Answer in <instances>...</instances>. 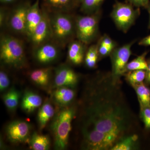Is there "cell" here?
I'll return each mask as SVG.
<instances>
[{"label":"cell","instance_id":"36","mask_svg":"<svg viewBox=\"0 0 150 150\" xmlns=\"http://www.w3.org/2000/svg\"><path fill=\"white\" fill-rule=\"evenodd\" d=\"M16 0H0L1 2L4 4H9L15 1Z\"/></svg>","mask_w":150,"mask_h":150},{"label":"cell","instance_id":"25","mask_svg":"<svg viewBox=\"0 0 150 150\" xmlns=\"http://www.w3.org/2000/svg\"><path fill=\"white\" fill-rule=\"evenodd\" d=\"M105 0H82L80 4V10L85 14L95 13L100 10Z\"/></svg>","mask_w":150,"mask_h":150},{"label":"cell","instance_id":"21","mask_svg":"<svg viewBox=\"0 0 150 150\" xmlns=\"http://www.w3.org/2000/svg\"><path fill=\"white\" fill-rule=\"evenodd\" d=\"M54 107L49 103H46L40 108L38 115V123L40 129H43L54 114Z\"/></svg>","mask_w":150,"mask_h":150},{"label":"cell","instance_id":"7","mask_svg":"<svg viewBox=\"0 0 150 150\" xmlns=\"http://www.w3.org/2000/svg\"><path fill=\"white\" fill-rule=\"evenodd\" d=\"M136 40L125 44L121 47H116L110 55L112 70L110 72L113 79L121 81V78L126 73V68L131 56V47Z\"/></svg>","mask_w":150,"mask_h":150},{"label":"cell","instance_id":"15","mask_svg":"<svg viewBox=\"0 0 150 150\" xmlns=\"http://www.w3.org/2000/svg\"><path fill=\"white\" fill-rule=\"evenodd\" d=\"M68 59L71 64L79 65L84 62L86 45L79 40H72L69 43Z\"/></svg>","mask_w":150,"mask_h":150},{"label":"cell","instance_id":"32","mask_svg":"<svg viewBox=\"0 0 150 150\" xmlns=\"http://www.w3.org/2000/svg\"><path fill=\"white\" fill-rule=\"evenodd\" d=\"M9 12L5 9L1 8L0 11V26L1 28L6 25Z\"/></svg>","mask_w":150,"mask_h":150},{"label":"cell","instance_id":"26","mask_svg":"<svg viewBox=\"0 0 150 150\" xmlns=\"http://www.w3.org/2000/svg\"><path fill=\"white\" fill-rule=\"evenodd\" d=\"M20 93L15 89H11L3 97L4 103L9 110H15L18 104Z\"/></svg>","mask_w":150,"mask_h":150},{"label":"cell","instance_id":"6","mask_svg":"<svg viewBox=\"0 0 150 150\" xmlns=\"http://www.w3.org/2000/svg\"><path fill=\"white\" fill-rule=\"evenodd\" d=\"M129 3L117 1L113 6L110 16L118 29L126 33L139 16L140 8Z\"/></svg>","mask_w":150,"mask_h":150},{"label":"cell","instance_id":"8","mask_svg":"<svg viewBox=\"0 0 150 150\" xmlns=\"http://www.w3.org/2000/svg\"><path fill=\"white\" fill-rule=\"evenodd\" d=\"M30 5L28 1L20 3L9 12L6 25L14 32L25 35L26 19Z\"/></svg>","mask_w":150,"mask_h":150},{"label":"cell","instance_id":"5","mask_svg":"<svg viewBox=\"0 0 150 150\" xmlns=\"http://www.w3.org/2000/svg\"><path fill=\"white\" fill-rule=\"evenodd\" d=\"M75 112L74 108H67L60 111L55 118L52 124V130L56 149L64 150L67 147Z\"/></svg>","mask_w":150,"mask_h":150},{"label":"cell","instance_id":"37","mask_svg":"<svg viewBox=\"0 0 150 150\" xmlns=\"http://www.w3.org/2000/svg\"><path fill=\"white\" fill-rule=\"evenodd\" d=\"M77 1H78V2H79V3L80 4H81V2L82 1V0H77Z\"/></svg>","mask_w":150,"mask_h":150},{"label":"cell","instance_id":"27","mask_svg":"<svg viewBox=\"0 0 150 150\" xmlns=\"http://www.w3.org/2000/svg\"><path fill=\"white\" fill-rule=\"evenodd\" d=\"M125 79L131 86L142 83L145 80L146 71L145 70H135L127 72L125 75Z\"/></svg>","mask_w":150,"mask_h":150},{"label":"cell","instance_id":"34","mask_svg":"<svg viewBox=\"0 0 150 150\" xmlns=\"http://www.w3.org/2000/svg\"><path fill=\"white\" fill-rule=\"evenodd\" d=\"M139 44L140 46H150V35L142 39L139 42Z\"/></svg>","mask_w":150,"mask_h":150},{"label":"cell","instance_id":"20","mask_svg":"<svg viewBox=\"0 0 150 150\" xmlns=\"http://www.w3.org/2000/svg\"><path fill=\"white\" fill-rule=\"evenodd\" d=\"M51 70L48 68L38 69L32 71L30 74V79L38 85L45 87L50 82Z\"/></svg>","mask_w":150,"mask_h":150},{"label":"cell","instance_id":"11","mask_svg":"<svg viewBox=\"0 0 150 150\" xmlns=\"http://www.w3.org/2000/svg\"><path fill=\"white\" fill-rule=\"evenodd\" d=\"M79 76L68 66L63 65L56 70L54 83L57 87L74 86L77 83Z\"/></svg>","mask_w":150,"mask_h":150},{"label":"cell","instance_id":"13","mask_svg":"<svg viewBox=\"0 0 150 150\" xmlns=\"http://www.w3.org/2000/svg\"><path fill=\"white\" fill-rule=\"evenodd\" d=\"M43 8L48 12L69 13L79 5L77 0H42Z\"/></svg>","mask_w":150,"mask_h":150},{"label":"cell","instance_id":"28","mask_svg":"<svg viewBox=\"0 0 150 150\" xmlns=\"http://www.w3.org/2000/svg\"><path fill=\"white\" fill-rule=\"evenodd\" d=\"M140 115L145 129L150 131V106L140 108Z\"/></svg>","mask_w":150,"mask_h":150},{"label":"cell","instance_id":"24","mask_svg":"<svg viewBox=\"0 0 150 150\" xmlns=\"http://www.w3.org/2000/svg\"><path fill=\"white\" fill-rule=\"evenodd\" d=\"M99 59L97 43L91 45L86 51L84 62L89 69L95 68Z\"/></svg>","mask_w":150,"mask_h":150},{"label":"cell","instance_id":"3","mask_svg":"<svg viewBox=\"0 0 150 150\" xmlns=\"http://www.w3.org/2000/svg\"><path fill=\"white\" fill-rule=\"evenodd\" d=\"M48 13L53 38L56 43L64 45L74 40V38L76 37L75 17L68 13Z\"/></svg>","mask_w":150,"mask_h":150},{"label":"cell","instance_id":"33","mask_svg":"<svg viewBox=\"0 0 150 150\" xmlns=\"http://www.w3.org/2000/svg\"><path fill=\"white\" fill-rule=\"evenodd\" d=\"M148 63V69L146 71V76L145 83L148 85H150V58L147 60Z\"/></svg>","mask_w":150,"mask_h":150},{"label":"cell","instance_id":"31","mask_svg":"<svg viewBox=\"0 0 150 150\" xmlns=\"http://www.w3.org/2000/svg\"><path fill=\"white\" fill-rule=\"evenodd\" d=\"M127 2L136 8H146L150 3L149 0H126Z\"/></svg>","mask_w":150,"mask_h":150},{"label":"cell","instance_id":"19","mask_svg":"<svg viewBox=\"0 0 150 150\" xmlns=\"http://www.w3.org/2000/svg\"><path fill=\"white\" fill-rule=\"evenodd\" d=\"M137 93L140 108L150 106V88L143 82L131 86Z\"/></svg>","mask_w":150,"mask_h":150},{"label":"cell","instance_id":"10","mask_svg":"<svg viewBox=\"0 0 150 150\" xmlns=\"http://www.w3.org/2000/svg\"><path fill=\"white\" fill-rule=\"evenodd\" d=\"M30 133V126L23 121H16L11 123L6 129L8 139L14 143H22L27 139Z\"/></svg>","mask_w":150,"mask_h":150},{"label":"cell","instance_id":"30","mask_svg":"<svg viewBox=\"0 0 150 150\" xmlns=\"http://www.w3.org/2000/svg\"><path fill=\"white\" fill-rule=\"evenodd\" d=\"M10 80L7 74L4 71L0 72V90L1 91H4L8 88L10 85Z\"/></svg>","mask_w":150,"mask_h":150},{"label":"cell","instance_id":"17","mask_svg":"<svg viewBox=\"0 0 150 150\" xmlns=\"http://www.w3.org/2000/svg\"><path fill=\"white\" fill-rule=\"evenodd\" d=\"M139 138L137 134L126 136L117 142L111 150H134L140 147Z\"/></svg>","mask_w":150,"mask_h":150},{"label":"cell","instance_id":"22","mask_svg":"<svg viewBox=\"0 0 150 150\" xmlns=\"http://www.w3.org/2000/svg\"><path fill=\"white\" fill-rule=\"evenodd\" d=\"M30 145L34 150H47L50 148L49 138L44 135L34 133L30 140Z\"/></svg>","mask_w":150,"mask_h":150},{"label":"cell","instance_id":"14","mask_svg":"<svg viewBox=\"0 0 150 150\" xmlns=\"http://www.w3.org/2000/svg\"><path fill=\"white\" fill-rule=\"evenodd\" d=\"M40 1L36 0L35 2L31 4L28 13L25 35L30 40L42 19V10L40 7Z\"/></svg>","mask_w":150,"mask_h":150},{"label":"cell","instance_id":"16","mask_svg":"<svg viewBox=\"0 0 150 150\" xmlns=\"http://www.w3.org/2000/svg\"><path fill=\"white\" fill-rule=\"evenodd\" d=\"M42 103L40 96L31 92L25 94L21 102V107L25 112L30 113L39 108Z\"/></svg>","mask_w":150,"mask_h":150},{"label":"cell","instance_id":"23","mask_svg":"<svg viewBox=\"0 0 150 150\" xmlns=\"http://www.w3.org/2000/svg\"><path fill=\"white\" fill-rule=\"evenodd\" d=\"M149 51H145L142 55L138 56L127 64L126 68V73L135 70H145L148 69L147 61L146 56Z\"/></svg>","mask_w":150,"mask_h":150},{"label":"cell","instance_id":"9","mask_svg":"<svg viewBox=\"0 0 150 150\" xmlns=\"http://www.w3.org/2000/svg\"><path fill=\"white\" fill-rule=\"evenodd\" d=\"M42 10V19L30 39L35 48L53 38L49 13L44 8H43Z\"/></svg>","mask_w":150,"mask_h":150},{"label":"cell","instance_id":"2","mask_svg":"<svg viewBox=\"0 0 150 150\" xmlns=\"http://www.w3.org/2000/svg\"><path fill=\"white\" fill-rule=\"evenodd\" d=\"M0 59L3 63L9 67L23 68L26 61L22 42L11 35H2L0 40Z\"/></svg>","mask_w":150,"mask_h":150},{"label":"cell","instance_id":"1","mask_svg":"<svg viewBox=\"0 0 150 150\" xmlns=\"http://www.w3.org/2000/svg\"><path fill=\"white\" fill-rule=\"evenodd\" d=\"M121 84L110 72L102 73L86 88L79 121L82 149L111 150L121 139L136 134L137 118L126 102Z\"/></svg>","mask_w":150,"mask_h":150},{"label":"cell","instance_id":"18","mask_svg":"<svg viewBox=\"0 0 150 150\" xmlns=\"http://www.w3.org/2000/svg\"><path fill=\"white\" fill-rule=\"evenodd\" d=\"M75 96V91L69 87L58 88L54 92V97L58 104L66 105L73 101Z\"/></svg>","mask_w":150,"mask_h":150},{"label":"cell","instance_id":"4","mask_svg":"<svg viewBox=\"0 0 150 150\" xmlns=\"http://www.w3.org/2000/svg\"><path fill=\"white\" fill-rule=\"evenodd\" d=\"M101 10L95 13L76 17V38L86 45L93 43L99 35Z\"/></svg>","mask_w":150,"mask_h":150},{"label":"cell","instance_id":"35","mask_svg":"<svg viewBox=\"0 0 150 150\" xmlns=\"http://www.w3.org/2000/svg\"><path fill=\"white\" fill-rule=\"evenodd\" d=\"M147 10L148 11V13L149 15V25H148V28L149 29H150V2L149 4L148 5V6L146 8Z\"/></svg>","mask_w":150,"mask_h":150},{"label":"cell","instance_id":"12","mask_svg":"<svg viewBox=\"0 0 150 150\" xmlns=\"http://www.w3.org/2000/svg\"><path fill=\"white\" fill-rule=\"evenodd\" d=\"M59 51L54 43H47L35 48L34 55L36 60L41 64H48L58 58Z\"/></svg>","mask_w":150,"mask_h":150},{"label":"cell","instance_id":"29","mask_svg":"<svg viewBox=\"0 0 150 150\" xmlns=\"http://www.w3.org/2000/svg\"><path fill=\"white\" fill-rule=\"evenodd\" d=\"M98 43L101 45H103L111 49H115L117 47V44L114 40H112L109 36L106 34H105L100 38Z\"/></svg>","mask_w":150,"mask_h":150}]
</instances>
